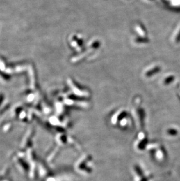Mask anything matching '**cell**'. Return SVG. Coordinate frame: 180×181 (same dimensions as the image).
<instances>
[{
  "mask_svg": "<svg viewBox=\"0 0 180 181\" xmlns=\"http://www.w3.org/2000/svg\"><path fill=\"white\" fill-rule=\"evenodd\" d=\"M132 170L135 181H150L152 179V175L146 174L143 168L139 165H135Z\"/></svg>",
  "mask_w": 180,
  "mask_h": 181,
  "instance_id": "7a4b0ae2",
  "label": "cell"
},
{
  "mask_svg": "<svg viewBox=\"0 0 180 181\" xmlns=\"http://www.w3.org/2000/svg\"><path fill=\"white\" fill-rule=\"evenodd\" d=\"M177 41L178 42L180 41V31H179V34H178V36H177Z\"/></svg>",
  "mask_w": 180,
  "mask_h": 181,
  "instance_id": "8992f818",
  "label": "cell"
},
{
  "mask_svg": "<svg viewBox=\"0 0 180 181\" xmlns=\"http://www.w3.org/2000/svg\"><path fill=\"white\" fill-rule=\"evenodd\" d=\"M165 134L168 137H175L179 134V131L175 127H171L166 130Z\"/></svg>",
  "mask_w": 180,
  "mask_h": 181,
  "instance_id": "5b68a950",
  "label": "cell"
},
{
  "mask_svg": "<svg viewBox=\"0 0 180 181\" xmlns=\"http://www.w3.org/2000/svg\"><path fill=\"white\" fill-rule=\"evenodd\" d=\"M126 116H128L126 111L124 110L117 111L112 116L111 118V123L113 126H117L120 121Z\"/></svg>",
  "mask_w": 180,
  "mask_h": 181,
  "instance_id": "277c9868",
  "label": "cell"
},
{
  "mask_svg": "<svg viewBox=\"0 0 180 181\" xmlns=\"http://www.w3.org/2000/svg\"><path fill=\"white\" fill-rule=\"evenodd\" d=\"M76 170L81 174L89 175L92 171V158L85 155L82 157L76 164Z\"/></svg>",
  "mask_w": 180,
  "mask_h": 181,
  "instance_id": "6da1fadb",
  "label": "cell"
},
{
  "mask_svg": "<svg viewBox=\"0 0 180 181\" xmlns=\"http://www.w3.org/2000/svg\"><path fill=\"white\" fill-rule=\"evenodd\" d=\"M148 145L149 140L146 134L143 132L139 133L135 145L136 150L138 151H143L147 149Z\"/></svg>",
  "mask_w": 180,
  "mask_h": 181,
  "instance_id": "3957f363",
  "label": "cell"
}]
</instances>
